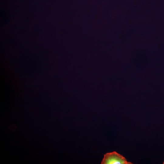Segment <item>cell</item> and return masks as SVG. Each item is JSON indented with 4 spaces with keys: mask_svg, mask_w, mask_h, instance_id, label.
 I'll return each instance as SVG.
<instances>
[{
    "mask_svg": "<svg viewBox=\"0 0 164 164\" xmlns=\"http://www.w3.org/2000/svg\"><path fill=\"white\" fill-rule=\"evenodd\" d=\"M163 164H164V162H163Z\"/></svg>",
    "mask_w": 164,
    "mask_h": 164,
    "instance_id": "2",
    "label": "cell"
},
{
    "mask_svg": "<svg viewBox=\"0 0 164 164\" xmlns=\"http://www.w3.org/2000/svg\"><path fill=\"white\" fill-rule=\"evenodd\" d=\"M101 164H132L125 158L115 151L107 153L104 155Z\"/></svg>",
    "mask_w": 164,
    "mask_h": 164,
    "instance_id": "1",
    "label": "cell"
}]
</instances>
